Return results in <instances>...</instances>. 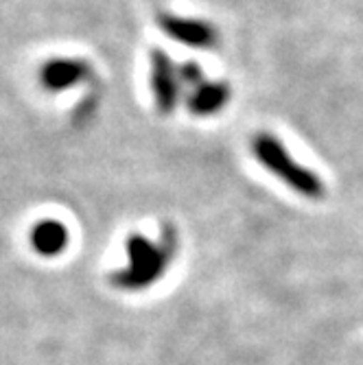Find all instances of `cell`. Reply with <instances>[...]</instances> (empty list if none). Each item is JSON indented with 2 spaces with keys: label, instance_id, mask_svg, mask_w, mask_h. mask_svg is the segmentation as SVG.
Here are the masks:
<instances>
[{
  "label": "cell",
  "instance_id": "obj_1",
  "mask_svg": "<svg viewBox=\"0 0 363 365\" xmlns=\"http://www.w3.org/2000/svg\"><path fill=\"white\" fill-rule=\"evenodd\" d=\"M129 262L123 272L114 276V284L121 289H145L164 276L178 247V235L171 225H164L160 239L151 241L143 235H131L127 239Z\"/></svg>",
  "mask_w": 363,
  "mask_h": 365
},
{
  "label": "cell",
  "instance_id": "obj_2",
  "mask_svg": "<svg viewBox=\"0 0 363 365\" xmlns=\"http://www.w3.org/2000/svg\"><path fill=\"white\" fill-rule=\"evenodd\" d=\"M252 153L272 175H276L298 195L309 199H322L326 195L324 182L311 169L295 162L287 147L274 134H267V131L256 134L252 140Z\"/></svg>",
  "mask_w": 363,
  "mask_h": 365
},
{
  "label": "cell",
  "instance_id": "obj_3",
  "mask_svg": "<svg viewBox=\"0 0 363 365\" xmlns=\"http://www.w3.org/2000/svg\"><path fill=\"white\" fill-rule=\"evenodd\" d=\"M151 61V90L155 106L162 114H171L182 101V81L178 75V63L169 53L153 48L149 55Z\"/></svg>",
  "mask_w": 363,
  "mask_h": 365
},
{
  "label": "cell",
  "instance_id": "obj_4",
  "mask_svg": "<svg viewBox=\"0 0 363 365\" xmlns=\"http://www.w3.org/2000/svg\"><path fill=\"white\" fill-rule=\"evenodd\" d=\"M158 26L162 29L164 36H169L171 40L193 46V48H200V51H210L219 44L217 29L206 20L182 18V16H175L169 11H160Z\"/></svg>",
  "mask_w": 363,
  "mask_h": 365
},
{
  "label": "cell",
  "instance_id": "obj_5",
  "mask_svg": "<svg viewBox=\"0 0 363 365\" xmlns=\"http://www.w3.org/2000/svg\"><path fill=\"white\" fill-rule=\"evenodd\" d=\"M92 77V68L86 59L53 57L40 68V83L48 92H66L86 83Z\"/></svg>",
  "mask_w": 363,
  "mask_h": 365
},
{
  "label": "cell",
  "instance_id": "obj_6",
  "mask_svg": "<svg viewBox=\"0 0 363 365\" xmlns=\"http://www.w3.org/2000/svg\"><path fill=\"white\" fill-rule=\"evenodd\" d=\"M230 90L227 81H202L197 88H193L186 96V108L190 114L195 116H213L217 112H221L227 101H230Z\"/></svg>",
  "mask_w": 363,
  "mask_h": 365
},
{
  "label": "cell",
  "instance_id": "obj_7",
  "mask_svg": "<svg viewBox=\"0 0 363 365\" xmlns=\"http://www.w3.org/2000/svg\"><path fill=\"white\" fill-rule=\"evenodd\" d=\"M31 245L42 256H55L68 245V230L57 219L38 221L31 230Z\"/></svg>",
  "mask_w": 363,
  "mask_h": 365
},
{
  "label": "cell",
  "instance_id": "obj_8",
  "mask_svg": "<svg viewBox=\"0 0 363 365\" xmlns=\"http://www.w3.org/2000/svg\"><path fill=\"white\" fill-rule=\"evenodd\" d=\"M178 75H180V81L182 86L186 88H197L202 81H204V71L200 68V63L197 61H184L178 66Z\"/></svg>",
  "mask_w": 363,
  "mask_h": 365
}]
</instances>
